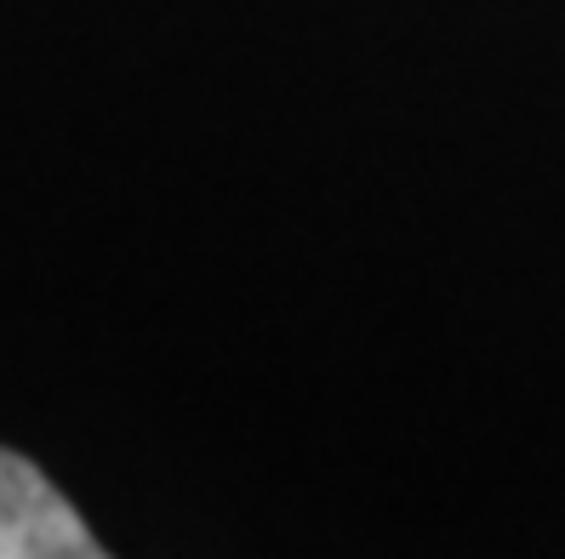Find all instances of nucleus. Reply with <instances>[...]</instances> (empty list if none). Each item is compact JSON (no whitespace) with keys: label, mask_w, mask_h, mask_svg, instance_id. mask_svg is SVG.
Masks as SVG:
<instances>
[{"label":"nucleus","mask_w":565,"mask_h":559,"mask_svg":"<svg viewBox=\"0 0 565 559\" xmlns=\"http://www.w3.org/2000/svg\"><path fill=\"white\" fill-rule=\"evenodd\" d=\"M0 559H104V542L63 503V491L0 445Z\"/></svg>","instance_id":"f257e3e1"}]
</instances>
